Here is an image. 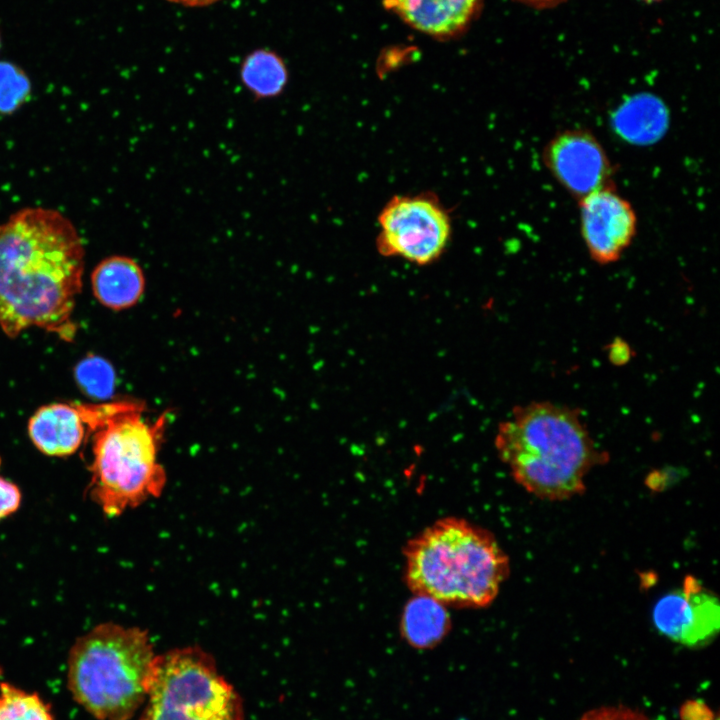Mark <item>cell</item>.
Instances as JSON below:
<instances>
[{
    "instance_id": "cell-1",
    "label": "cell",
    "mask_w": 720,
    "mask_h": 720,
    "mask_svg": "<svg viewBox=\"0 0 720 720\" xmlns=\"http://www.w3.org/2000/svg\"><path fill=\"white\" fill-rule=\"evenodd\" d=\"M84 246L69 218L28 207L0 224V328L9 337L35 326L71 340L82 288Z\"/></svg>"
},
{
    "instance_id": "cell-2",
    "label": "cell",
    "mask_w": 720,
    "mask_h": 720,
    "mask_svg": "<svg viewBox=\"0 0 720 720\" xmlns=\"http://www.w3.org/2000/svg\"><path fill=\"white\" fill-rule=\"evenodd\" d=\"M495 447L522 488L550 501L583 494L589 472L608 459L579 410L550 401L514 407L498 427Z\"/></svg>"
},
{
    "instance_id": "cell-3",
    "label": "cell",
    "mask_w": 720,
    "mask_h": 720,
    "mask_svg": "<svg viewBox=\"0 0 720 720\" xmlns=\"http://www.w3.org/2000/svg\"><path fill=\"white\" fill-rule=\"evenodd\" d=\"M93 432L90 496L110 517L158 497L166 474L158 461L167 416L150 422L132 400L82 404Z\"/></svg>"
},
{
    "instance_id": "cell-4",
    "label": "cell",
    "mask_w": 720,
    "mask_h": 720,
    "mask_svg": "<svg viewBox=\"0 0 720 720\" xmlns=\"http://www.w3.org/2000/svg\"><path fill=\"white\" fill-rule=\"evenodd\" d=\"M409 589L445 606L490 605L507 579L509 559L496 538L467 520H437L404 550Z\"/></svg>"
},
{
    "instance_id": "cell-5",
    "label": "cell",
    "mask_w": 720,
    "mask_h": 720,
    "mask_svg": "<svg viewBox=\"0 0 720 720\" xmlns=\"http://www.w3.org/2000/svg\"><path fill=\"white\" fill-rule=\"evenodd\" d=\"M155 657L146 631L99 624L70 650L69 690L98 720H129L146 701Z\"/></svg>"
},
{
    "instance_id": "cell-6",
    "label": "cell",
    "mask_w": 720,
    "mask_h": 720,
    "mask_svg": "<svg viewBox=\"0 0 720 720\" xmlns=\"http://www.w3.org/2000/svg\"><path fill=\"white\" fill-rule=\"evenodd\" d=\"M138 720H244L240 695L199 647L156 655Z\"/></svg>"
},
{
    "instance_id": "cell-7",
    "label": "cell",
    "mask_w": 720,
    "mask_h": 720,
    "mask_svg": "<svg viewBox=\"0 0 720 720\" xmlns=\"http://www.w3.org/2000/svg\"><path fill=\"white\" fill-rule=\"evenodd\" d=\"M378 252L426 265L438 259L451 236V218L431 192L396 195L378 215Z\"/></svg>"
},
{
    "instance_id": "cell-8",
    "label": "cell",
    "mask_w": 720,
    "mask_h": 720,
    "mask_svg": "<svg viewBox=\"0 0 720 720\" xmlns=\"http://www.w3.org/2000/svg\"><path fill=\"white\" fill-rule=\"evenodd\" d=\"M542 155L551 176L576 200L613 183L614 166L588 129L559 131L546 143Z\"/></svg>"
},
{
    "instance_id": "cell-9",
    "label": "cell",
    "mask_w": 720,
    "mask_h": 720,
    "mask_svg": "<svg viewBox=\"0 0 720 720\" xmlns=\"http://www.w3.org/2000/svg\"><path fill=\"white\" fill-rule=\"evenodd\" d=\"M578 203L580 234L589 256L601 265L617 262L637 234L638 218L633 205L614 183Z\"/></svg>"
},
{
    "instance_id": "cell-10",
    "label": "cell",
    "mask_w": 720,
    "mask_h": 720,
    "mask_svg": "<svg viewBox=\"0 0 720 720\" xmlns=\"http://www.w3.org/2000/svg\"><path fill=\"white\" fill-rule=\"evenodd\" d=\"M652 620L665 637L684 646L701 647L719 631V601L700 580L687 575L679 588L657 600Z\"/></svg>"
},
{
    "instance_id": "cell-11",
    "label": "cell",
    "mask_w": 720,
    "mask_h": 720,
    "mask_svg": "<svg viewBox=\"0 0 720 720\" xmlns=\"http://www.w3.org/2000/svg\"><path fill=\"white\" fill-rule=\"evenodd\" d=\"M383 3L414 29L433 37L448 38L471 24L483 0H384Z\"/></svg>"
},
{
    "instance_id": "cell-12",
    "label": "cell",
    "mask_w": 720,
    "mask_h": 720,
    "mask_svg": "<svg viewBox=\"0 0 720 720\" xmlns=\"http://www.w3.org/2000/svg\"><path fill=\"white\" fill-rule=\"evenodd\" d=\"M85 426L81 404L54 403L34 413L29 420L28 433L43 454L64 457L78 450Z\"/></svg>"
},
{
    "instance_id": "cell-13",
    "label": "cell",
    "mask_w": 720,
    "mask_h": 720,
    "mask_svg": "<svg viewBox=\"0 0 720 720\" xmlns=\"http://www.w3.org/2000/svg\"><path fill=\"white\" fill-rule=\"evenodd\" d=\"M145 282L139 263L123 255L103 259L91 274L94 296L101 304L113 310L135 305L144 293Z\"/></svg>"
},
{
    "instance_id": "cell-14",
    "label": "cell",
    "mask_w": 720,
    "mask_h": 720,
    "mask_svg": "<svg viewBox=\"0 0 720 720\" xmlns=\"http://www.w3.org/2000/svg\"><path fill=\"white\" fill-rule=\"evenodd\" d=\"M669 114L665 104L651 94H637L624 101L615 111L612 124L625 141L647 145L658 141L666 132Z\"/></svg>"
},
{
    "instance_id": "cell-15",
    "label": "cell",
    "mask_w": 720,
    "mask_h": 720,
    "mask_svg": "<svg viewBox=\"0 0 720 720\" xmlns=\"http://www.w3.org/2000/svg\"><path fill=\"white\" fill-rule=\"evenodd\" d=\"M451 621L446 606L439 601L414 594L405 605L401 620L402 637L414 648L430 649L447 635Z\"/></svg>"
},
{
    "instance_id": "cell-16",
    "label": "cell",
    "mask_w": 720,
    "mask_h": 720,
    "mask_svg": "<svg viewBox=\"0 0 720 720\" xmlns=\"http://www.w3.org/2000/svg\"><path fill=\"white\" fill-rule=\"evenodd\" d=\"M240 81L255 101L277 98L285 91L289 72L286 63L276 52L257 49L241 63Z\"/></svg>"
},
{
    "instance_id": "cell-17",
    "label": "cell",
    "mask_w": 720,
    "mask_h": 720,
    "mask_svg": "<svg viewBox=\"0 0 720 720\" xmlns=\"http://www.w3.org/2000/svg\"><path fill=\"white\" fill-rule=\"evenodd\" d=\"M0 720H53V716L37 694L1 683Z\"/></svg>"
},
{
    "instance_id": "cell-18",
    "label": "cell",
    "mask_w": 720,
    "mask_h": 720,
    "mask_svg": "<svg viewBox=\"0 0 720 720\" xmlns=\"http://www.w3.org/2000/svg\"><path fill=\"white\" fill-rule=\"evenodd\" d=\"M76 382L83 393L97 400L109 399L115 385L111 364L98 356H88L75 367Z\"/></svg>"
},
{
    "instance_id": "cell-19",
    "label": "cell",
    "mask_w": 720,
    "mask_h": 720,
    "mask_svg": "<svg viewBox=\"0 0 720 720\" xmlns=\"http://www.w3.org/2000/svg\"><path fill=\"white\" fill-rule=\"evenodd\" d=\"M31 83L17 65L0 61V113L16 111L29 97Z\"/></svg>"
},
{
    "instance_id": "cell-20",
    "label": "cell",
    "mask_w": 720,
    "mask_h": 720,
    "mask_svg": "<svg viewBox=\"0 0 720 720\" xmlns=\"http://www.w3.org/2000/svg\"><path fill=\"white\" fill-rule=\"evenodd\" d=\"M21 503V492L16 484L0 477V520L16 512Z\"/></svg>"
},
{
    "instance_id": "cell-21",
    "label": "cell",
    "mask_w": 720,
    "mask_h": 720,
    "mask_svg": "<svg viewBox=\"0 0 720 720\" xmlns=\"http://www.w3.org/2000/svg\"><path fill=\"white\" fill-rule=\"evenodd\" d=\"M581 720H650L644 714L625 707H604L588 712Z\"/></svg>"
},
{
    "instance_id": "cell-22",
    "label": "cell",
    "mask_w": 720,
    "mask_h": 720,
    "mask_svg": "<svg viewBox=\"0 0 720 720\" xmlns=\"http://www.w3.org/2000/svg\"><path fill=\"white\" fill-rule=\"evenodd\" d=\"M682 720H719L718 716L702 701L691 700L680 710Z\"/></svg>"
},
{
    "instance_id": "cell-23",
    "label": "cell",
    "mask_w": 720,
    "mask_h": 720,
    "mask_svg": "<svg viewBox=\"0 0 720 720\" xmlns=\"http://www.w3.org/2000/svg\"><path fill=\"white\" fill-rule=\"evenodd\" d=\"M517 1H519L520 3H523L525 5H528L530 7L546 9V8L556 7V6L566 2L567 0H517Z\"/></svg>"
},
{
    "instance_id": "cell-24",
    "label": "cell",
    "mask_w": 720,
    "mask_h": 720,
    "mask_svg": "<svg viewBox=\"0 0 720 720\" xmlns=\"http://www.w3.org/2000/svg\"><path fill=\"white\" fill-rule=\"evenodd\" d=\"M186 7H204L214 4L220 0H167Z\"/></svg>"
},
{
    "instance_id": "cell-25",
    "label": "cell",
    "mask_w": 720,
    "mask_h": 720,
    "mask_svg": "<svg viewBox=\"0 0 720 720\" xmlns=\"http://www.w3.org/2000/svg\"><path fill=\"white\" fill-rule=\"evenodd\" d=\"M642 1H644L646 3H655V2H660L662 0H642Z\"/></svg>"
}]
</instances>
